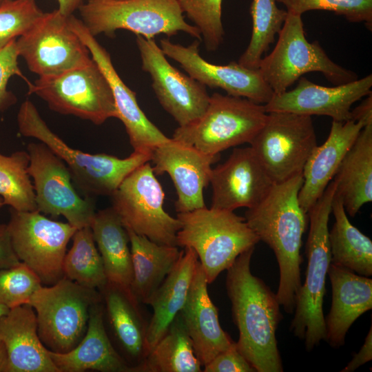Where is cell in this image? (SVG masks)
<instances>
[{
  "instance_id": "41",
  "label": "cell",
  "mask_w": 372,
  "mask_h": 372,
  "mask_svg": "<svg viewBox=\"0 0 372 372\" xmlns=\"http://www.w3.org/2000/svg\"><path fill=\"white\" fill-rule=\"evenodd\" d=\"M19 56L16 40L0 49V112L7 110L17 102L16 96L7 88L12 76H20L28 85L30 83L19 67Z\"/></svg>"
},
{
  "instance_id": "30",
  "label": "cell",
  "mask_w": 372,
  "mask_h": 372,
  "mask_svg": "<svg viewBox=\"0 0 372 372\" xmlns=\"http://www.w3.org/2000/svg\"><path fill=\"white\" fill-rule=\"evenodd\" d=\"M132 256L130 291L139 303L148 304L156 291L172 270L183 250L177 246L161 245L127 229Z\"/></svg>"
},
{
  "instance_id": "45",
  "label": "cell",
  "mask_w": 372,
  "mask_h": 372,
  "mask_svg": "<svg viewBox=\"0 0 372 372\" xmlns=\"http://www.w3.org/2000/svg\"><path fill=\"white\" fill-rule=\"evenodd\" d=\"M351 120L360 121L364 127L372 124V93L366 97L356 107L351 111Z\"/></svg>"
},
{
  "instance_id": "40",
  "label": "cell",
  "mask_w": 372,
  "mask_h": 372,
  "mask_svg": "<svg viewBox=\"0 0 372 372\" xmlns=\"http://www.w3.org/2000/svg\"><path fill=\"white\" fill-rule=\"evenodd\" d=\"M42 286L37 274L25 264L0 269V304L9 309L28 304Z\"/></svg>"
},
{
  "instance_id": "32",
  "label": "cell",
  "mask_w": 372,
  "mask_h": 372,
  "mask_svg": "<svg viewBox=\"0 0 372 372\" xmlns=\"http://www.w3.org/2000/svg\"><path fill=\"white\" fill-rule=\"evenodd\" d=\"M334 223L329 231L331 263L364 276L372 275V241L348 219L342 200L334 194Z\"/></svg>"
},
{
  "instance_id": "35",
  "label": "cell",
  "mask_w": 372,
  "mask_h": 372,
  "mask_svg": "<svg viewBox=\"0 0 372 372\" xmlns=\"http://www.w3.org/2000/svg\"><path fill=\"white\" fill-rule=\"evenodd\" d=\"M251 15V39L238 63L248 68L258 69L262 54L269 50L282 28L287 11L278 8L276 0H253Z\"/></svg>"
},
{
  "instance_id": "12",
  "label": "cell",
  "mask_w": 372,
  "mask_h": 372,
  "mask_svg": "<svg viewBox=\"0 0 372 372\" xmlns=\"http://www.w3.org/2000/svg\"><path fill=\"white\" fill-rule=\"evenodd\" d=\"M250 147L274 183L302 173L316 147L311 116L285 112H271Z\"/></svg>"
},
{
  "instance_id": "11",
  "label": "cell",
  "mask_w": 372,
  "mask_h": 372,
  "mask_svg": "<svg viewBox=\"0 0 372 372\" xmlns=\"http://www.w3.org/2000/svg\"><path fill=\"white\" fill-rule=\"evenodd\" d=\"M110 197L125 229L156 243L177 246L181 223L165 211V192L149 162L130 173Z\"/></svg>"
},
{
  "instance_id": "17",
  "label": "cell",
  "mask_w": 372,
  "mask_h": 372,
  "mask_svg": "<svg viewBox=\"0 0 372 372\" xmlns=\"http://www.w3.org/2000/svg\"><path fill=\"white\" fill-rule=\"evenodd\" d=\"M200 41L188 46L162 39L160 47L164 54L176 61L189 76L205 86L220 88L228 95L245 98L265 105L273 95L258 69L242 66L231 61L227 65H216L205 60L199 54Z\"/></svg>"
},
{
  "instance_id": "27",
  "label": "cell",
  "mask_w": 372,
  "mask_h": 372,
  "mask_svg": "<svg viewBox=\"0 0 372 372\" xmlns=\"http://www.w3.org/2000/svg\"><path fill=\"white\" fill-rule=\"evenodd\" d=\"M107 320L121 355L134 368L148 354L146 346L147 324L139 308V302L130 291L107 282L99 290Z\"/></svg>"
},
{
  "instance_id": "15",
  "label": "cell",
  "mask_w": 372,
  "mask_h": 372,
  "mask_svg": "<svg viewBox=\"0 0 372 372\" xmlns=\"http://www.w3.org/2000/svg\"><path fill=\"white\" fill-rule=\"evenodd\" d=\"M19 56L39 77L53 76L92 60L90 51L58 10L44 12L16 40Z\"/></svg>"
},
{
  "instance_id": "2",
  "label": "cell",
  "mask_w": 372,
  "mask_h": 372,
  "mask_svg": "<svg viewBox=\"0 0 372 372\" xmlns=\"http://www.w3.org/2000/svg\"><path fill=\"white\" fill-rule=\"evenodd\" d=\"M302 173L273 183L266 197L247 209L245 219L258 237L273 250L278 263L280 279L276 297L288 313L293 312L302 287L300 249L306 229L307 214L301 208L298 193Z\"/></svg>"
},
{
  "instance_id": "6",
  "label": "cell",
  "mask_w": 372,
  "mask_h": 372,
  "mask_svg": "<svg viewBox=\"0 0 372 372\" xmlns=\"http://www.w3.org/2000/svg\"><path fill=\"white\" fill-rule=\"evenodd\" d=\"M79 10L94 37H112L123 29L145 39L159 34L171 37L182 31L202 40L199 30L185 21L178 0H87Z\"/></svg>"
},
{
  "instance_id": "43",
  "label": "cell",
  "mask_w": 372,
  "mask_h": 372,
  "mask_svg": "<svg viewBox=\"0 0 372 372\" xmlns=\"http://www.w3.org/2000/svg\"><path fill=\"white\" fill-rule=\"evenodd\" d=\"M20 262L12 249L8 225L0 223V269Z\"/></svg>"
},
{
  "instance_id": "44",
  "label": "cell",
  "mask_w": 372,
  "mask_h": 372,
  "mask_svg": "<svg viewBox=\"0 0 372 372\" xmlns=\"http://www.w3.org/2000/svg\"><path fill=\"white\" fill-rule=\"evenodd\" d=\"M372 359V326L365 338L364 342L358 353H355L352 360L341 370L342 372H352Z\"/></svg>"
},
{
  "instance_id": "14",
  "label": "cell",
  "mask_w": 372,
  "mask_h": 372,
  "mask_svg": "<svg viewBox=\"0 0 372 372\" xmlns=\"http://www.w3.org/2000/svg\"><path fill=\"white\" fill-rule=\"evenodd\" d=\"M27 152L37 210L54 217L63 216L76 229L90 227L96 214L94 202L91 197L79 196L63 161L40 141L29 143Z\"/></svg>"
},
{
  "instance_id": "9",
  "label": "cell",
  "mask_w": 372,
  "mask_h": 372,
  "mask_svg": "<svg viewBox=\"0 0 372 372\" xmlns=\"http://www.w3.org/2000/svg\"><path fill=\"white\" fill-rule=\"evenodd\" d=\"M263 105L245 98L215 92L206 110L193 123L176 128L172 138L201 152L218 155L229 147L249 143L267 119Z\"/></svg>"
},
{
  "instance_id": "3",
  "label": "cell",
  "mask_w": 372,
  "mask_h": 372,
  "mask_svg": "<svg viewBox=\"0 0 372 372\" xmlns=\"http://www.w3.org/2000/svg\"><path fill=\"white\" fill-rule=\"evenodd\" d=\"M17 125L21 135L43 143L63 161L73 182L87 196H111L130 173L151 160L152 152H133L121 158L74 149L50 130L29 100L19 107Z\"/></svg>"
},
{
  "instance_id": "18",
  "label": "cell",
  "mask_w": 372,
  "mask_h": 372,
  "mask_svg": "<svg viewBox=\"0 0 372 372\" xmlns=\"http://www.w3.org/2000/svg\"><path fill=\"white\" fill-rule=\"evenodd\" d=\"M219 154L210 155L193 145L170 138L152 152L155 175L167 173L177 194L174 206L177 213L205 207L203 192L209 184L211 165Z\"/></svg>"
},
{
  "instance_id": "50",
  "label": "cell",
  "mask_w": 372,
  "mask_h": 372,
  "mask_svg": "<svg viewBox=\"0 0 372 372\" xmlns=\"http://www.w3.org/2000/svg\"><path fill=\"white\" fill-rule=\"evenodd\" d=\"M9 1H11V0H0V5Z\"/></svg>"
},
{
  "instance_id": "36",
  "label": "cell",
  "mask_w": 372,
  "mask_h": 372,
  "mask_svg": "<svg viewBox=\"0 0 372 372\" xmlns=\"http://www.w3.org/2000/svg\"><path fill=\"white\" fill-rule=\"evenodd\" d=\"M29 155L17 151L9 156L0 153V197L16 211L37 210L33 184L28 174Z\"/></svg>"
},
{
  "instance_id": "51",
  "label": "cell",
  "mask_w": 372,
  "mask_h": 372,
  "mask_svg": "<svg viewBox=\"0 0 372 372\" xmlns=\"http://www.w3.org/2000/svg\"><path fill=\"white\" fill-rule=\"evenodd\" d=\"M116 1H123V0H116Z\"/></svg>"
},
{
  "instance_id": "10",
  "label": "cell",
  "mask_w": 372,
  "mask_h": 372,
  "mask_svg": "<svg viewBox=\"0 0 372 372\" xmlns=\"http://www.w3.org/2000/svg\"><path fill=\"white\" fill-rule=\"evenodd\" d=\"M28 88V94H37L52 110L61 114L98 125L117 116L110 83L92 58L61 74L39 77Z\"/></svg>"
},
{
  "instance_id": "29",
  "label": "cell",
  "mask_w": 372,
  "mask_h": 372,
  "mask_svg": "<svg viewBox=\"0 0 372 372\" xmlns=\"http://www.w3.org/2000/svg\"><path fill=\"white\" fill-rule=\"evenodd\" d=\"M333 180L335 193L351 217L372 201V124L361 130Z\"/></svg>"
},
{
  "instance_id": "26",
  "label": "cell",
  "mask_w": 372,
  "mask_h": 372,
  "mask_svg": "<svg viewBox=\"0 0 372 372\" xmlns=\"http://www.w3.org/2000/svg\"><path fill=\"white\" fill-rule=\"evenodd\" d=\"M0 338L8 353V372H59L41 341L30 304L10 309L0 318Z\"/></svg>"
},
{
  "instance_id": "1",
  "label": "cell",
  "mask_w": 372,
  "mask_h": 372,
  "mask_svg": "<svg viewBox=\"0 0 372 372\" xmlns=\"http://www.w3.org/2000/svg\"><path fill=\"white\" fill-rule=\"evenodd\" d=\"M254 248L240 254L227 269L226 289L233 320L239 331L236 343L256 372H282L276 339L282 319L280 304L276 294L251 271Z\"/></svg>"
},
{
  "instance_id": "33",
  "label": "cell",
  "mask_w": 372,
  "mask_h": 372,
  "mask_svg": "<svg viewBox=\"0 0 372 372\" xmlns=\"http://www.w3.org/2000/svg\"><path fill=\"white\" fill-rule=\"evenodd\" d=\"M202 366L179 312L136 372H200Z\"/></svg>"
},
{
  "instance_id": "42",
  "label": "cell",
  "mask_w": 372,
  "mask_h": 372,
  "mask_svg": "<svg viewBox=\"0 0 372 372\" xmlns=\"http://www.w3.org/2000/svg\"><path fill=\"white\" fill-rule=\"evenodd\" d=\"M203 371L256 372L254 366L238 351L236 342L203 366Z\"/></svg>"
},
{
  "instance_id": "47",
  "label": "cell",
  "mask_w": 372,
  "mask_h": 372,
  "mask_svg": "<svg viewBox=\"0 0 372 372\" xmlns=\"http://www.w3.org/2000/svg\"><path fill=\"white\" fill-rule=\"evenodd\" d=\"M9 357L6 347L0 338V372H8Z\"/></svg>"
},
{
  "instance_id": "48",
  "label": "cell",
  "mask_w": 372,
  "mask_h": 372,
  "mask_svg": "<svg viewBox=\"0 0 372 372\" xmlns=\"http://www.w3.org/2000/svg\"><path fill=\"white\" fill-rule=\"evenodd\" d=\"M9 310L10 309L8 307L2 304H0V318L6 314L9 311Z\"/></svg>"
},
{
  "instance_id": "24",
  "label": "cell",
  "mask_w": 372,
  "mask_h": 372,
  "mask_svg": "<svg viewBox=\"0 0 372 372\" xmlns=\"http://www.w3.org/2000/svg\"><path fill=\"white\" fill-rule=\"evenodd\" d=\"M49 354L59 372H134L108 336L102 300L92 306L87 331L81 342L67 353L49 350Z\"/></svg>"
},
{
  "instance_id": "7",
  "label": "cell",
  "mask_w": 372,
  "mask_h": 372,
  "mask_svg": "<svg viewBox=\"0 0 372 372\" xmlns=\"http://www.w3.org/2000/svg\"><path fill=\"white\" fill-rule=\"evenodd\" d=\"M273 50L262 58L258 70L273 94L285 92L303 74L321 72L334 85L358 79L354 72L333 62L318 41L305 37L302 15L287 12Z\"/></svg>"
},
{
  "instance_id": "22",
  "label": "cell",
  "mask_w": 372,
  "mask_h": 372,
  "mask_svg": "<svg viewBox=\"0 0 372 372\" xmlns=\"http://www.w3.org/2000/svg\"><path fill=\"white\" fill-rule=\"evenodd\" d=\"M207 285L198 261L187 299L180 311L203 366L234 342L220 324L218 308L209 296Z\"/></svg>"
},
{
  "instance_id": "31",
  "label": "cell",
  "mask_w": 372,
  "mask_h": 372,
  "mask_svg": "<svg viewBox=\"0 0 372 372\" xmlns=\"http://www.w3.org/2000/svg\"><path fill=\"white\" fill-rule=\"evenodd\" d=\"M90 227L107 282L131 292L133 271L130 240L119 217L112 207L101 209L96 212Z\"/></svg>"
},
{
  "instance_id": "8",
  "label": "cell",
  "mask_w": 372,
  "mask_h": 372,
  "mask_svg": "<svg viewBox=\"0 0 372 372\" xmlns=\"http://www.w3.org/2000/svg\"><path fill=\"white\" fill-rule=\"evenodd\" d=\"M102 300L99 291L83 287L65 277L52 285L41 286L30 298L38 334L50 351L64 353L84 337L90 310Z\"/></svg>"
},
{
  "instance_id": "38",
  "label": "cell",
  "mask_w": 372,
  "mask_h": 372,
  "mask_svg": "<svg viewBox=\"0 0 372 372\" xmlns=\"http://www.w3.org/2000/svg\"><path fill=\"white\" fill-rule=\"evenodd\" d=\"M287 12L302 15L310 10H322L344 16L353 23L364 22L372 30V0H276Z\"/></svg>"
},
{
  "instance_id": "19",
  "label": "cell",
  "mask_w": 372,
  "mask_h": 372,
  "mask_svg": "<svg viewBox=\"0 0 372 372\" xmlns=\"http://www.w3.org/2000/svg\"><path fill=\"white\" fill-rule=\"evenodd\" d=\"M68 21L108 81L114 96L116 118L124 125L134 152H152L156 147L169 141L170 138L145 116L138 104L136 93L122 81L110 54L89 32L83 21L73 14L68 17Z\"/></svg>"
},
{
  "instance_id": "4",
  "label": "cell",
  "mask_w": 372,
  "mask_h": 372,
  "mask_svg": "<svg viewBox=\"0 0 372 372\" xmlns=\"http://www.w3.org/2000/svg\"><path fill=\"white\" fill-rule=\"evenodd\" d=\"M335 192V183L332 180L307 214L309 218L306 244L307 267L304 282L296 298L289 330L296 337L304 340L309 352L321 340H326L322 305L331 258L328 224Z\"/></svg>"
},
{
  "instance_id": "39",
  "label": "cell",
  "mask_w": 372,
  "mask_h": 372,
  "mask_svg": "<svg viewBox=\"0 0 372 372\" xmlns=\"http://www.w3.org/2000/svg\"><path fill=\"white\" fill-rule=\"evenodd\" d=\"M43 12L36 0H11L0 5V49L28 32Z\"/></svg>"
},
{
  "instance_id": "13",
  "label": "cell",
  "mask_w": 372,
  "mask_h": 372,
  "mask_svg": "<svg viewBox=\"0 0 372 372\" xmlns=\"http://www.w3.org/2000/svg\"><path fill=\"white\" fill-rule=\"evenodd\" d=\"M12 249L18 259L52 285L63 277L67 245L76 228L69 223L50 220L38 210L10 209L7 224Z\"/></svg>"
},
{
  "instance_id": "16",
  "label": "cell",
  "mask_w": 372,
  "mask_h": 372,
  "mask_svg": "<svg viewBox=\"0 0 372 372\" xmlns=\"http://www.w3.org/2000/svg\"><path fill=\"white\" fill-rule=\"evenodd\" d=\"M136 41L142 70L149 74L152 88L163 109L180 127L199 118L209 101L206 86L172 65L154 39L136 35Z\"/></svg>"
},
{
  "instance_id": "28",
  "label": "cell",
  "mask_w": 372,
  "mask_h": 372,
  "mask_svg": "<svg viewBox=\"0 0 372 372\" xmlns=\"http://www.w3.org/2000/svg\"><path fill=\"white\" fill-rule=\"evenodd\" d=\"M198 262L195 251L184 248L178 262L149 300L147 304L152 307L153 314L146 332L148 353L182 309Z\"/></svg>"
},
{
  "instance_id": "23",
  "label": "cell",
  "mask_w": 372,
  "mask_h": 372,
  "mask_svg": "<svg viewBox=\"0 0 372 372\" xmlns=\"http://www.w3.org/2000/svg\"><path fill=\"white\" fill-rule=\"evenodd\" d=\"M327 275L332 288L329 313L325 319L326 342L342 347L353 322L372 309V279L331 263Z\"/></svg>"
},
{
  "instance_id": "34",
  "label": "cell",
  "mask_w": 372,
  "mask_h": 372,
  "mask_svg": "<svg viewBox=\"0 0 372 372\" xmlns=\"http://www.w3.org/2000/svg\"><path fill=\"white\" fill-rule=\"evenodd\" d=\"M63 262V276L87 288H103L107 282L103 260L90 227L77 229Z\"/></svg>"
},
{
  "instance_id": "25",
  "label": "cell",
  "mask_w": 372,
  "mask_h": 372,
  "mask_svg": "<svg viewBox=\"0 0 372 372\" xmlns=\"http://www.w3.org/2000/svg\"><path fill=\"white\" fill-rule=\"evenodd\" d=\"M363 127L360 121H332L327 140L313 149L302 171L303 183L298 200L306 214L333 180L346 153Z\"/></svg>"
},
{
  "instance_id": "20",
  "label": "cell",
  "mask_w": 372,
  "mask_h": 372,
  "mask_svg": "<svg viewBox=\"0 0 372 372\" xmlns=\"http://www.w3.org/2000/svg\"><path fill=\"white\" fill-rule=\"evenodd\" d=\"M298 80L293 90L273 94L263 105L265 111L327 116L334 121L345 122L351 120L353 104L372 93L371 74L333 87L313 83L305 77Z\"/></svg>"
},
{
  "instance_id": "21",
  "label": "cell",
  "mask_w": 372,
  "mask_h": 372,
  "mask_svg": "<svg viewBox=\"0 0 372 372\" xmlns=\"http://www.w3.org/2000/svg\"><path fill=\"white\" fill-rule=\"evenodd\" d=\"M273 182L251 147L234 148L225 162L212 169L211 208H251L268 194Z\"/></svg>"
},
{
  "instance_id": "46",
  "label": "cell",
  "mask_w": 372,
  "mask_h": 372,
  "mask_svg": "<svg viewBox=\"0 0 372 372\" xmlns=\"http://www.w3.org/2000/svg\"><path fill=\"white\" fill-rule=\"evenodd\" d=\"M59 3L57 9L65 17L73 14V12L83 4V0H56Z\"/></svg>"
},
{
  "instance_id": "5",
  "label": "cell",
  "mask_w": 372,
  "mask_h": 372,
  "mask_svg": "<svg viewBox=\"0 0 372 372\" xmlns=\"http://www.w3.org/2000/svg\"><path fill=\"white\" fill-rule=\"evenodd\" d=\"M177 218L181 223L177 246L195 251L208 284L260 241L245 218L234 211L205 207L178 213Z\"/></svg>"
},
{
  "instance_id": "49",
  "label": "cell",
  "mask_w": 372,
  "mask_h": 372,
  "mask_svg": "<svg viewBox=\"0 0 372 372\" xmlns=\"http://www.w3.org/2000/svg\"><path fill=\"white\" fill-rule=\"evenodd\" d=\"M4 205L3 199L0 197V208L3 207Z\"/></svg>"
},
{
  "instance_id": "37",
  "label": "cell",
  "mask_w": 372,
  "mask_h": 372,
  "mask_svg": "<svg viewBox=\"0 0 372 372\" xmlns=\"http://www.w3.org/2000/svg\"><path fill=\"white\" fill-rule=\"evenodd\" d=\"M223 0H178L183 13L200 31L208 51L216 50L223 41Z\"/></svg>"
}]
</instances>
